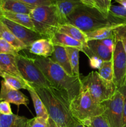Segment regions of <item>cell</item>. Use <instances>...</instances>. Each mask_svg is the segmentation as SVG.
Wrapping results in <instances>:
<instances>
[{
    "label": "cell",
    "mask_w": 126,
    "mask_h": 127,
    "mask_svg": "<svg viewBox=\"0 0 126 127\" xmlns=\"http://www.w3.org/2000/svg\"><path fill=\"white\" fill-rule=\"evenodd\" d=\"M34 89L45 105L49 118L59 127H74L77 121L72 115L65 93L51 86Z\"/></svg>",
    "instance_id": "6da1fadb"
},
{
    "label": "cell",
    "mask_w": 126,
    "mask_h": 127,
    "mask_svg": "<svg viewBox=\"0 0 126 127\" xmlns=\"http://www.w3.org/2000/svg\"><path fill=\"white\" fill-rule=\"evenodd\" d=\"M33 59L51 86L65 93L70 102L79 94L81 87L80 76L69 75L49 58L37 56L33 57Z\"/></svg>",
    "instance_id": "7a4b0ae2"
},
{
    "label": "cell",
    "mask_w": 126,
    "mask_h": 127,
    "mask_svg": "<svg viewBox=\"0 0 126 127\" xmlns=\"http://www.w3.org/2000/svg\"><path fill=\"white\" fill-rule=\"evenodd\" d=\"M67 23L75 26L85 33L101 27L120 24L112 16H105L97 8L84 4L79 6L67 17Z\"/></svg>",
    "instance_id": "3957f363"
},
{
    "label": "cell",
    "mask_w": 126,
    "mask_h": 127,
    "mask_svg": "<svg viewBox=\"0 0 126 127\" xmlns=\"http://www.w3.org/2000/svg\"><path fill=\"white\" fill-rule=\"evenodd\" d=\"M29 15L35 31L44 38L50 39L56 33L59 26L63 24L56 8L53 4L34 7Z\"/></svg>",
    "instance_id": "277c9868"
},
{
    "label": "cell",
    "mask_w": 126,
    "mask_h": 127,
    "mask_svg": "<svg viewBox=\"0 0 126 127\" xmlns=\"http://www.w3.org/2000/svg\"><path fill=\"white\" fill-rule=\"evenodd\" d=\"M70 109L73 117L80 123L87 118L102 115L104 112L102 103L95 101L82 83L79 94L70 100Z\"/></svg>",
    "instance_id": "5b68a950"
},
{
    "label": "cell",
    "mask_w": 126,
    "mask_h": 127,
    "mask_svg": "<svg viewBox=\"0 0 126 127\" xmlns=\"http://www.w3.org/2000/svg\"><path fill=\"white\" fill-rule=\"evenodd\" d=\"M80 79L93 99L100 104L109 100L117 89L113 82L104 79L98 71L90 72L88 75L80 77Z\"/></svg>",
    "instance_id": "8992f818"
},
{
    "label": "cell",
    "mask_w": 126,
    "mask_h": 127,
    "mask_svg": "<svg viewBox=\"0 0 126 127\" xmlns=\"http://www.w3.org/2000/svg\"><path fill=\"white\" fill-rule=\"evenodd\" d=\"M17 67L23 79L33 89L48 88L51 85L33 58L19 53L16 56Z\"/></svg>",
    "instance_id": "52a82bcc"
},
{
    "label": "cell",
    "mask_w": 126,
    "mask_h": 127,
    "mask_svg": "<svg viewBox=\"0 0 126 127\" xmlns=\"http://www.w3.org/2000/svg\"><path fill=\"white\" fill-rule=\"evenodd\" d=\"M114 48L112 52L113 83L117 89L125 85L126 79V54L119 35L114 31Z\"/></svg>",
    "instance_id": "ba28073f"
},
{
    "label": "cell",
    "mask_w": 126,
    "mask_h": 127,
    "mask_svg": "<svg viewBox=\"0 0 126 127\" xmlns=\"http://www.w3.org/2000/svg\"><path fill=\"white\" fill-rule=\"evenodd\" d=\"M104 107L103 115L110 127H121L124 106V94L121 89H117L113 96L102 103Z\"/></svg>",
    "instance_id": "9c48e42d"
},
{
    "label": "cell",
    "mask_w": 126,
    "mask_h": 127,
    "mask_svg": "<svg viewBox=\"0 0 126 127\" xmlns=\"http://www.w3.org/2000/svg\"><path fill=\"white\" fill-rule=\"evenodd\" d=\"M0 22L3 24L20 41L25 45L28 49L35 41L44 38L36 31L17 24L3 16L0 17Z\"/></svg>",
    "instance_id": "30bf717a"
},
{
    "label": "cell",
    "mask_w": 126,
    "mask_h": 127,
    "mask_svg": "<svg viewBox=\"0 0 126 127\" xmlns=\"http://www.w3.org/2000/svg\"><path fill=\"white\" fill-rule=\"evenodd\" d=\"M1 90H0V101L5 100L17 105H23L28 109V104L29 103L28 98L25 95L19 91L10 88L2 79L1 82Z\"/></svg>",
    "instance_id": "8fae6325"
},
{
    "label": "cell",
    "mask_w": 126,
    "mask_h": 127,
    "mask_svg": "<svg viewBox=\"0 0 126 127\" xmlns=\"http://www.w3.org/2000/svg\"><path fill=\"white\" fill-rule=\"evenodd\" d=\"M55 6L62 23H67V19L79 6L83 4L79 0H51Z\"/></svg>",
    "instance_id": "7c38bea8"
},
{
    "label": "cell",
    "mask_w": 126,
    "mask_h": 127,
    "mask_svg": "<svg viewBox=\"0 0 126 127\" xmlns=\"http://www.w3.org/2000/svg\"><path fill=\"white\" fill-rule=\"evenodd\" d=\"M28 50L30 53L37 57L49 58L54 52V46L50 39L43 38L35 41Z\"/></svg>",
    "instance_id": "4fadbf2b"
},
{
    "label": "cell",
    "mask_w": 126,
    "mask_h": 127,
    "mask_svg": "<svg viewBox=\"0 0 126 127\" xmlns=\"http://www.w3.org/2000/svg\"><path fill=\"white\" fill-rule=\"evenodd\" d=\"M54 46V52L49 57V59L61 67L69 75L74 76L65 48L61 46Z\"/></svg>",
    "instance_id": "5bb4252c"
},
{
    "label": "cell",
    "mask_w": 126,
    "mask_h": 127,
    "mask_svg": "<svg viewBox=\"0 0 126 127\" xmlns=\"http://www.w3.org/2000/svg\"><path fill=\"white\" fill-rule=\"evenodd\" d=\"M0 69L3 73L23 79L17 67L16 56L9 54H0Z\"/></svg>",
    "instance_id": "9a60e30c"
},
{
    "label": "cell",
    "mask_w": 126,
    "mask_h": 127,
    "mask_svg": "<svg viewBox=\"0 0 126 127\" xmlns=\"http://www.w3.org/2000/svg\"><path fill=\"white\" fill-rule=\"evenodd\" d=\"M31 119L23 116L11 114H0V127H29Z\"/></svg>",
    "instance_id": "2e32d148"
},
{
    "label": "cell",
    "mask_w": 126,
    "mask_h": 127,
    "mask_svg": "<svg viewBox=\"0 0 126 127\" xmlns=\"http://www.w3.org/2000/svg\"><path fill=\"white\" fill-rule=\"evenodd\" d=\"M57 32L67 35L74 39L81 42L84 46L87 45V42L88 40L86 33L70 24L65 23L60 25Z\"/></svg>",
    "instance_id": "e0dca14e"
},
{
    "label": "cell",
    "mask_w": 126,
    "mask_h": 127,
    "mask_svg": "<svg viewBox=\"0 0 126 127\" xmlns=\"http://www.w3.org/2000/svg\"><path fill=\"white\" fill-rule=\"evenodd\" d=\"M87 45L93 55L96 56L102 61L112 60V53L101 40H88Z\"/></svg>",
    "instance_id": "ac0fdd59"
},
{
    "label": "cell",
    "mask_w": 126,
    "mask_h": 127,
    "mask_svg": "<svg viewBox=\"0 0 126 127\" xmlns=\"http://www.w3.org/2000/svg\"><path fill=\"white\" fill-rule=\"evenodd\" d=\"M1 8L2 12H11L30 14L34 7L25 4L18 0H1Z\"/></svg>",
    "instance_id": "d6986e66"
},
{
    "label": "cell",
    "mask_w": 126,
    "mask_h": 127,
    "mask_svg": "<svg viewBox=\"0 0 126 127\" xmlns=\"http://www.w3.org/2000/svg\"><path fill=\"white\" fill-rule=\"evenodd\" d=\"M53 45L61 46L64 47H75L81 50V52L84 45L79 41L74 39L72 37L64 34V33L56 32L50 38Z\"/></svg>",
    "instance_id": "ffe728a7"
},
{
    "label": "cell",
    "mask_w": 126,
    "mask_h": 127,
    "mask_svg": "<svg viewBox=\"0 0 126 127\" xmlns=\"http://www.w3.org/2000/svg\"><path fill=\"white\" fill-rule=\"evenodd\" d=\"M126 24L112 25L111 26L101 27L91 32L86 33L88 40H102L106 38H111L114 36V31L116 29L123 26Z\"/></svg>",
    "instance_id": "44dd1931"
},
{
    "label": "cell",
    "mask_w": 126,
    "mask_h": 127,
    "mask_svg": "<svg viewBox=\"0 0 126 127\" xmlns=\"http://www.w3.org/2000/svg\"><path fill=\"white\" fill-rule=\"evenodd\" d=\"M2 16L17 24L24 26L29 29L35 31L34 24L29 14L4 11L2 12Z\"/></svg>",
    "instance_id": "7402d4cb"
},
{
    "label": "cell",
    "mask_w": 126,
    "mask_h": 127,
    "mask_svg": "<svg viewBox=\"0 0 126 127\" xmlns=\"http://www.w3.org/2000/svg\"><path fill=\"white\" fill-rule=\"evenodd\" d=\"M0 38L5 40L7 42L12 45L14 47L22 51L23 50H28L27 46L20 41L4 25L0 22Z\"/></svg>",
    "instance_id": "603a6c76"
},
{
    "label": "cell",
    "mask_w": 126,
    "mask_h": 127,
    "mask_svg": "<svg viewBox=\"0 0 126 127\" xmlns=\"http://www.w3.org/2000/svg\"><path fill=\"white\" fill-rule=\"evenodd\" d=\"M27 91L29 93L31 99L33 103V106L35 110L37 117L44 118L46 120H48L49 115H48L46 108L36 91L32 87H30Z\"/></svg>",
    "instance_id": "cb8c5ba5"
},
{
    "label": "cell",
    "mask_w": 126,
    "mask_h": 127,
    "mask_svg": "<svg viewBox=\"0 0 126 127\" xmlns=\"http://www.w3.org/2000/svg\"><path fill=\"white\" fill-rule=\"evenodd\" d=\"M2 78H3L4 81L8 86L16 90L19 91L22 89L28 90L31 87L24 79L11 74L3 73Z\"/></svg>",
    "instance_id": "d4e9b609"
},
{
    "label": "cell",
    "mask_w": 126,
    "mask_h": 127,
    "mask_svg": "<svg viewBox=\"0 0 126 127\" xmlns=\"http://www.w3.org/2000/svg\"><path fill=\"white\" fill-rule=\"evenodd\" d=\"M65 50L67 53L72 71L75 76H80L79 71V53L81 50L75 47H66Z\"/></svg>",
    "instance_id": "484cf974"
},
{
    "label": "cell",
    "mask_w": 126,
    "mask_h": 127,
    "mask_svg": "<svg viewBox=\"0 0 126 127\" xmlns=\"http://www.w3.org/2000/svg\"><path fill=\"white\" fill-rule=\"evenodd\" d=\"M98 73L99 75L105 80L113 82L114 71L112 60L103 61Z\"/></svg>",
    "instance_id": "4316f807"
},
{
    "label": "cell",
    "mask_w": 126,
    "mask_h": 127,
    "mask_svg": "<svg viewBox=\"0 0 126 127\" xmlns=\"http://www.w3.org/2000/svg\"><path fill=\"white\" fill-rule=\"evenodd\" d=\"M85 127H110L107 120L102 115L87 118L80 122Z\"/></svg>",
    "instance_id": "83f0119b"
},
{
    "label": "cell",
    "mask_w": 126,
    "mask_h": 127,
    "mask_svg": "<svg viewBox=\"0 0 126 127\" xmlns=\"http://www.w3.org/2000/svg\"><path fill=\"white\" fill-rule=\"evenodd\" d=\"M109 15L118 20L121 23L126 24L125 21L126 19V9L125 7L121 6L111 4Z\"/></svg>",
    "instance_id": "f1b7e54d"
},
{
    "label": "cell",
    "mask_w": 126,
    "mask_h": 127,
    "mask_svg": "<svg viewBox=\"0 0 126 127\" xmlns=\"http://www.w3.org/2000/svg\"><path fill=\"white\" fill-rule=\"evenodd\" d=\"M19 51L5 40L0 38V54H9L17 56Z\"/></svg>",
    "instance_id": "f546056e"
},
{
    "label": "cell",
    "mask_w": 126,
    "mask_h": 127,
    "mask_svg": "<svg viewBox=\"0 0 126 127\" xmlns=\"http://www.w3.org/2000/svg\"><path fill=\"white\" fill-rule=\"evenodd\" d=\"M96 7L105 16L108 17L112 0H93Z\"/></svg>",
    "instance_id": "4dcf8cb0"
},
{
    "label": "cell",
    "mask_w": 126,
    "mask_h": 127,
    "mask_svg": "<svg viewBox=\"0 0 126 127\" xmlns=\"http://www.w3.org/2000/svg\"><path fill=\"white\" fill-rule=\"evenodd\" d=\"M25 4L33 7L51 4V0H18Z\"/></svg>",
    "instance_id": "1f68e13d"
},
{
    "label": "cell",
    "mask_w": 126,
    "mask_h": 127,
    "mask_svg": "<svg viewBox=\"0 0 126 127\" xmlns=\"http://www.w3.org/2000/svg\"><path fill=\"white\" fill-rule=\"evenodd\" d=\"M29 127H48V120L39 117L31 119Z\"/></svg>",
    "instance_id": "d6a6232c"
},
{
    "label": "cell",
    "mask_w": 126,
    "mask_h": 127,
    "mask_svg": "<svg viewBox=\"0 0 126 127\" xmlns=\"http://www.w3.org/2000/svg\"><path fill=\"white\" fill-rule=\"evenodd\" d=\"M10 103L8 102L2 100L0 101V114L1 115H11L12 114Z\"/></svg>",
    "instance_id": "836d02e7"
},
{
    "label": "cell",
    "mask_w": 126,
    "mask_h": 127,
    "mask_svg": "<svg viewBox=\"0 0 126 127\" xmlns=\"http://www.w3.org/2000/svg\"><path fill=\"white\" fill-rule=\"evenodd\" d=\"M103 61L96 56H92L89 58L90 66L93 69H99L102 64Z\"/></svg>",
    "instance_id": "e575fe53"
},
{
    "label": "cell",
    "mask_w": 126,
    "mask_h": 127,
    "mask_svg": "<svg viewBox=\"0 0 126 127\" xmlns=\"http://www.w3.org/2000/svg\"><path fill=\"white\" fill-rule=\"evenodd\" d=\"M120 89H122L124 94V106L123 116H122L121 127H126V86L124 85Z\"/></svg>",
    "instance_id": "d590c367"
},
{
    "label": "cell",
    "mask_w": 126,
    "mask_h": 127,
    "mask_svg": "<svg viewBox=\"0 0 126 127\" xmlns=\"http://www.w3.org/2000/svg\"><path fill=\"white\" fill-rule=\"evenodd\" d=\"M101 42L106 46V47L108 48V49L111 51V52H113L114 48V36L111 38H106L101 40Z\"/></svg>",
    "instance_id": "8d00e7d4"
},
{
    "label": "cell",
    "mask_w": 126,
    "mask_h": 127,
    "mask_svg": "<svg viewBox=\"0 0 126 127\" xmlns=\"http://www.w3.org/2000/svg\"><path fill=\"white\" fill-rule=\"evenodd\" d=\"M114 31L115 32L119 35L120 38H121V40L122 43V45H123L124 49V51L125 52H126V35H125L124 33H122V32H121L120 31H119L118 29H117V28Z\"/></svg>",
    "instance_id": "74e56055"
},
{
    "label": "cell",
    "mask_w": 126,
    "mask_h": 127,
    "mask_svg": "<svg viewBox=\"0 0 126 127\" xmlns=\"http://www.w3.org/2000/svg\"><path fill=\"white\" fill-rule=\"evenodd\" d=\"M83 4L85 5L86 6H88L90 7H95L96 8V5L93 0H79Z\"/></svg>",
    "instance_id": "f35d334b"
},
{
    "label": "cell",
    "mask_w": 126,
    "mask_h": 127,
    "mask_svg": "<svg viewBox=\"0 0 126 127\" xmlns=\"http://www.w3.org/2000/svg\"><path fill=\"white\" fill-rule=\"evenodd\" d=\"M48 127H59L56 124V123L52 119L49 118L48 119Z\"/></svg>",
    "instance_id": "ab89813d"
},
{
    "label": "cell",
    "mask_w": 126,
    "mask_h": 127,
    "mask_svg": "<svg viewBox=\"0 0 126 127\" xmlns=\"http://www.w3.org/2000/svg\"><path fill=\"white\" fill-rule=\"evenodd\" d=\"M114 1L119 4L120 6H122L126 9V0H114Z\"/></svg>",
    "instance_id": "60d3db41"
},
{
    "label": "cell",
    "mask_w": 126,
    "mask_h": 127,
    "mask_svg": "<svg viewBox=\"0 0 126 127\" xmlns=\"http://www.w3.org/2000/svg\"><path fill=\"white\" fill-rule=\"evenodd\" d=\"M74 127H85L84 126V125H83L82 124H80V122H77L75 124V125H74Z\"/></svg>",
    "instance_id": "b9f144b4"
},
{
    "label": "cell",
    "mask_w": 126,
    "mask_h": 127,
    "mask_svg": "<svg viewBox=\"0 0 126 127\" xmlns=\"http://www.w3.org/2000/svg\"><path fill=\"white\" fill-rule=\"evenodd\" d=\"M2 16V10L1 8V0H0V17Z\"/></svg>",
    "instance_id": "7bdbcfd3"
},
{
    "label": "cell",
    "mask_w": 126,
    "mask_h": 127,
    "mask_svg": "<svg viewBox=\"0 0 126 127\" xmlns=\"http://www.w3.org/2000/svg\"><path fill=\"white\" fill-rule=\"evenodd\" d=\"M2 74H3V73H2V71H1V69H0V77H2Z\"/></svg>",
    "instance_id": "ee69618b"
},
{
    "label": "cell",
    "mask_w": 126,
    "mask_h": 127,
    "mask_svg": "<svg viewBox=\"0 0 126 127\" xmlns=\"http://www.w3.org/2000/svg\"><path fill=\"white\" fill-rule=\"evenodd\" d=\"M125 85L126 86V83H125Z\"/></svg>",
    "instance_id": "f6af8a7d"
}]
</instances>
